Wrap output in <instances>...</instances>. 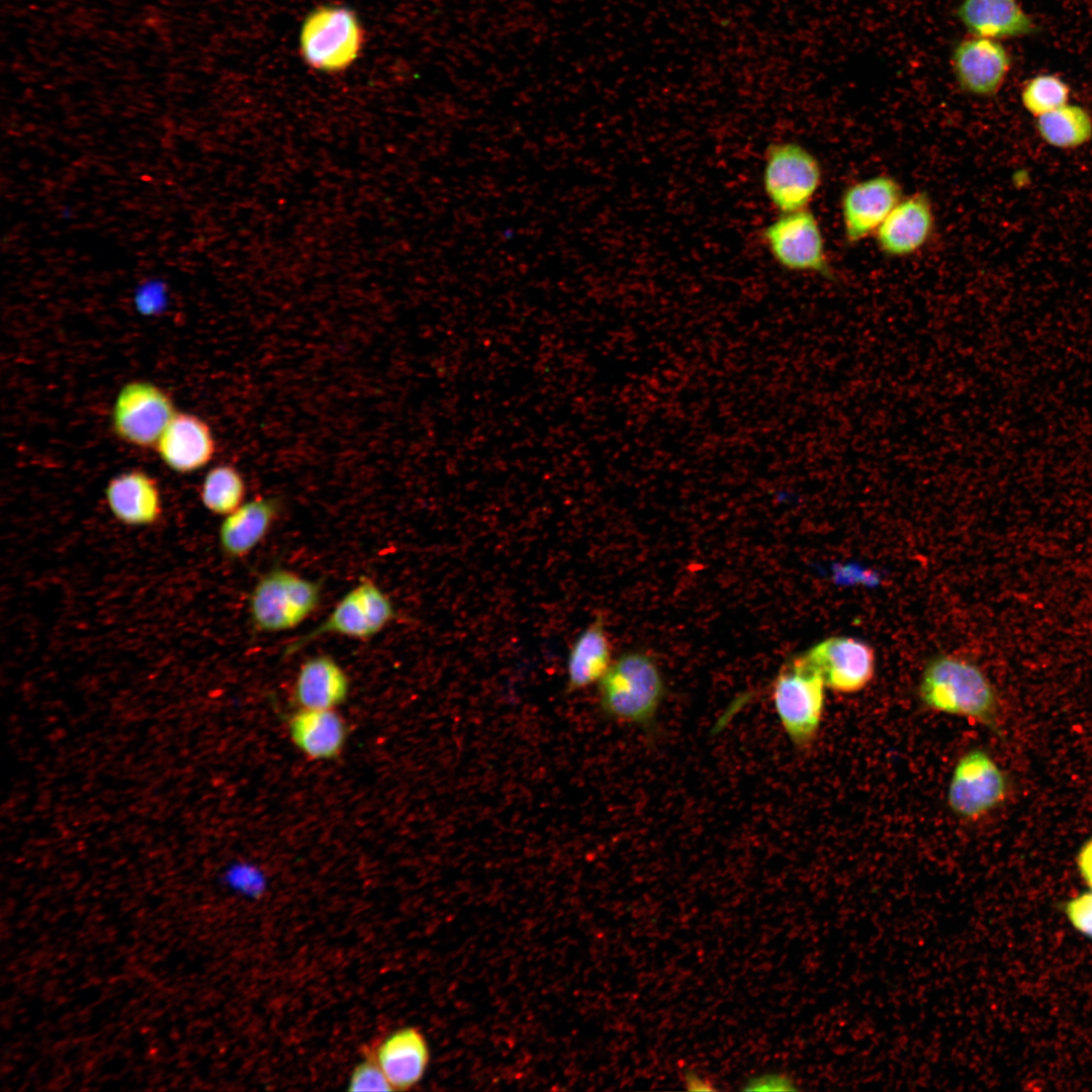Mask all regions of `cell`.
Returning <instances> with one entry per match:
<instances>
[{"mask_svg":"<svg viewBox=\"0 0 1092 1092\" xmlns=\"http://www.w3.org/2000/svg\"><path fill=\"white\" fill-rule=\"evenodd\" d=\"M349 1091H393L372 1052L353 1070Z\"/></svg>","mask_w":1092,"mask_h":1092,"instance_id":"cell-26","label":"cell"},{"mask_svg":"<svg viewBox=\"0 0 1092 1092\" xmlns=\"http://www.w3.org/2000/svg\"><path fill=\"white\" fill-rule=\"evenodd\" d=\"M135 298L138 303L143 306L163 304L166 299L165 283L159 279L145 281L136 289Z\"/></svg>","mask_w":1092,"mask_h":1092,"instance_id":"cell-29","label":"cell"},{"mask_svg":"<svg viewBox=\"0 0 1092 1092\" xmlns=\"http://www.w3.org/2000/svg\"><path fill=\"white\" fill-rule=\"evenodd\" d=\"M901 199V186L887 175L874 176L850 185L841 198L846 240L856 243L876 232Z\"/></svg>","mask_w":1092,"mask_h":1092,"instance_id":"cell-13","label":"cell"},{"mask_svg":"<svg viewBox=\"0 0 1092 1092\" xmlns=\"http://www.w3.org/2000/svg\"><path fill=\"white\" fill-rule=\"evenodd\" d=\"M156 450L162 461L179 473H190L208 464L215 454V441L209 426L199 417L177 413Z\"/></svg>","mask_w":1092,"mask_h":1092,"instance_id":"cell-15","label":"cell"},{"mask_svg":"<svg viewBox=\"0 0 1092 1092\" xmlns=\"http://www.w3.org/2000/svg\"><path fill=\"white\" fill-rule=\"evenodd\" d=\"M364 44V29L351 9L324 5L311 11L302 23L299 51L304 62L325 73H339L358 58Z\"/></svg>","mask_w":1092,"mask_h":1092,"instance_id":"cell-5","label":"cell"},{"mask_svg":"<svg viewBox=\"0 0 1092 1092\" xmlns=\"http://www.w3.org/2000/svg\"><path fill=\"white\" fill-rule=\"evenodd\" d=\"M805 658L821 673L825 686L839 694H855L875 675V651L867 642L846 636L829 637L815 644Z\"/></svg>","mask_w":1092,"mask_h":1092,"instance_id":"cell-11","label":"cell"},{"mask_svg":"<svg viewBox=\"0 0 1092 1092\" xmlns=\"http://www.w3.org/2000/svg\"><path fill=\"white\" fill-rule=\"evenodd\" d=\"M951 65L964 91L990 97L1001 89L1011 67V58L997 39L973 35L957 43Z\"/></svg>","mask_w":1092,"mask_h":1092,"instance_id":"cell-12","label":"cell"},{"mask_svg":"<svg viewBox=\"0 0 1092 1092\" xmlns=\"http://www.w3.org/2000/svg\"><path fill=\"white\" fill-rule=\"evenodd\" d=\"M957 16L975 36L1000 39L1034 32L1032 18L1017 0H963Z\"/></svg>","mask_w":1092,"mask_h":1092,"instance_id":"cell-21","label":"cell"},{"mask_svg":"<svg viewBox=\"0 0 1092 1092\" xmlns=\"http://www.w3.org/2000/svg\"><path fill=\"white\" fill-rule=\"evenodd\" d=\"M1065 914L1078 932L1092 939V890L1069 900Z\"/></svg>","mask_w":1092,"mask_h":1092,"instance_id":"cell-27","label":"cell"},{"mask_svg":"<svg viewBox=\"0 0 1092 1092\" xmlns=\"http://www.w3.org/2000/svg\"><path fill=\"white\" fill-rule=\"evenodd\" d=\"M199 493L202 505L209 512L226 516L244 503L246 483L236 467L220 464L205 474Z\"/></svg>","mask_w":1092,"mask_h":1092,"instance_id":"cell-24","label":"cell"},{"mask_svg":"<svg viewBox=\"0 0 1092 1092\" xmlns=\"http://www.w3.org/2000/svg\"><path fill=\"white\" fill-rule=\"evenodd\" d=\"M822 182L816 157L794 142L770 144L764 153L762 189L779 213L808 208Z\"/></svg>","mask_w":1092,"mask_h":1092,"instance_id":"cell-7","label":"cell"},{"mask_svg":"<svg viewBox=\"0 0 1092 1092\" xmlns=\"http://www.w3.org/2000/svg\"><path fill=\"white\" fill-rule=\"evenodd\" d=\"M933 226L934 214L928 196L915 193L902 197L876 231V239L883 253L904 257L928 241Z\"/></svg>","mask_w":1092,"mask_h":1092,"instance_id":"cell-14","label":"cell"},{"mask_svg":"<svg viewBox=\"0 0 1092 1092\" xmlns=\"http://www.w3.org/2000/svg\"><path fill=\"white\" fill-rule=\"evenodd\" d=\"M322 583L283 567L263 574L251 590L248 611L253 627L263 633L296 628L320 606Z\"/></svg>","mask_w":1092,"mask_h":1092,"instance_id":"cell-4","label":"cell"},{"mask_svg":"<svg viewBox=\"0 0 1092 1092\" xmlns=\"http://www.w3.org/2000/svg\"><path fill=\"white\" fill-rule=\"evenodd\" d=\"M923 706L997 729L1000 705L994 687L975 663L940 654L925 665L918 686Z\"/></svg>","mask_w":1092,"mask_h":1092,"instance_id":"cell-1","label":"cell"},{"mask_svg":"<svg viewBox=\"0 0 1092 1092\" xmlns=\"http://www.w3.org/2000/svg\"><path fill=\"white\" fill-rule=\"evenodd\" d=\"M176 414L174 402L164 389L149 381L134 380L119 390L111 411V424L123 442L139 448H154Z\"/></svg>","mask_w":1092,"mask_h":1092,"instance_id":"cell-9","label":"cell"},{"mask_svg":"<svg viewBox=\"0 0 1092 1092\" xmlns=\"http://www.w3.org/2000/svg\"><path fill=\"white\" fill-rule=\"evenodd\" d=\"M684 1084L690 1091L715 1090L713 1084L707 1078L695 1071H687L684 1074Z\"/></svg>","mask_w":1092,"mask_h":1092,"instance_id":"cell-31","label":"cell"},{"mask_svg":"<svg viewBox=\"0 0 1092 1092\" xmlns=\"http://www.w3.org/2000/svg\"><path fill=\"white\" fill-rule=\"evenodd\" d=\"M612 664L610 640L599 614L575 639L567 658V689L575 692L599 682Z\"/></svg>","mask_w":1092,"mask_h":1092,"instance_id":"cell-22","label":"cell"},{"mask_svg":"<svg viewBox=\"0 0 1092 1092\" xmlns=\"http://www.w3.org/2000/svg\"><path fill=\"white\" fill-rule=\"evenodd\" d=\"M1071 88L1061 77L1039 74L1023 86L1020 99L1023 107L1035 118L1069 103Z\"/></svg>","mask_w":1092,"mask_h":1092,"instance_id":"cell-25","label":"cell"},{"mask_svg":"<svg viewBox=\"0 0 1092 1092\" xmlns=\"http://www.w3.org/2000/svg\"><path fill=\"white\" fill-rule=\"evenodd\" d=\"M282 510L277 497L257 496L224 516L218 529L222 552L238 559L249 555L267 536Z\"/></svg>","mask_w":1092,"mask_h":1092,"instance_id":"cell-16","label":"cell"},{"mask_svg":"<svg viewBox=\"0 0 1092 1092\" xmlns=\"http://www.w3.org/2000/svg\"><path fill=\"white\" fill-rule=\"evenodd\" d=\"M1077 866L1082 879L1092 890V838L1079 851Z\"/></svg>","mask_w":1092,"mask_h":1092,"instance_id":"cell-30","label":"cell"},{"mask_svg":"<svg viewBox=\"0 0 1092 1092\" xmlns=\"http://www.w3.org/2000/svg\"><path fill=\"white\" fill-rule=\"evenodd\" d=\"M1035 129L1049 146L1073 150L1092 140V114L1079 104L1064 106L1036 117Z\"/></svg>","mask_w":1092,"mask_h":1092,"instance_id":"cell-23","label":"cell"},{"mask_svg":"<svg viewBox=\"0 0 1092 1092\" xmlns=\"http://www.w3.org/2000/svg\"><path fill=\"white\" fill-rule=\"evenodd\" d=\"M600 682V705L612 719L649 728L662 703L665 685L654 658L641 650L622 653Z\"/></svg>","mask_w":1092,"mask_h":1092,"instance_id":"cell-2","label":"cell"},{"mask_svg":"<svg viewBox=\"0 0 1092 1092\" xmlns=\"http://www.w3.org/2000/svg\"><path fill=\"white\" fill-rule=\"evenodd\" d=\"M288 730L297 749L314 760L336 758L348 738V726L336 709H298L288 719Z\"/></svg>","mask_w":1092,"mask_h":1092,"instance_id":"cell-20","label":"cell"},{"mask_svg":"<svg viewBox=\"0 0 1092 1092\" xmlns=\"http://www.w3.org/2000/svg\"><path fill=\"white\" fill-rule=\"evenodd\" d=\"M794 1080L783 1072H763L751 1076L745 1081V1091H791L795 1090Z\"/></svg>","mask_w":1092,"mask_h":1092,"instance_id":"cell-28","label":"cell"},{"mask_svg":"<svg viewBox=\"0 0 1092 1092\" xmlns=\"http://www.w3.org/2000/svg\"><path fill=\"white\" fill-rule=\"evenodd\" d=\"M395 617L396 612L389 597L372 579L362 577L318 625L288 644L284 655L290 656L327 635L370 639L386 628Z\"/></svg>","mask_w":1092,"mask_h":1092,"instance_id":"cell-6","label":"cell"},{"mask_svg":"<svg viewBox=\"0 0 1092 1092\" xmlns=\"http://www.w3.org/2000/svg\"><path fill=\"white\" fill-rule=\"evenodd\" d=\"M105 496L112 515L125 525H152L161 517L160 488L143 470L125 471L110 479Z\"/></svg>","mask_w":1092,"mask_h":1092,"instance_id":"cell-19","label":"cell"},{"mask_svg":"<svg viewBox=\"0 0 1092 1092\" xmlns=\"http://www.w3.org/2000/svg\"><path fill=\"white\" fill-rule=\"evenodd\" d=\"M825 682L803 654L785 664L771 687L772 704L788 738L798 748L816 740L825 707Z\"/></svg>","mask_w":1092,"mask_h":1092,"instance_id":"cell-3","label":"cell"},{"mask_svg":"<svg viewBox=\"0 0 1092 1092\" xmlns=\"http://www.w3.org/2000/svg\"><path fill=\"white\" fill-rule=\"evenodd\" d=\"M761 240L785 270L831 277L823 234L809 208L779 213L762 229Z\"/></svg>","mask_w":1092,"mask_h":1092,"instance_id":"cell-8","label":"cell"},{"mask_svg":"<svg viewBox=\"0 0 1092 1092\" xmlns=\"http://www.w3.org/2000/svg\"><path fill=\"white\" fill-rule=\"evenodd\" d=\"M350 692V679L339 662L328 654L304 660L296 674L292 699L298 709L329 710L343 704Z\"/></svg>","mask_w":1092,"mask_h":1092,"instance_id":"cell-18","label":"cell"},{"mask_svg":"<svg viewBox=\"0 0 1092 1092\" xmlns=\"http://www.w3.org/2000/svg\"><path fill=\"white\" fill-rule=\"evenodd\" d=\"M372 1054L393 1091L410 1090L416 1086L430 1060L428 1042L416 1027L395 1030Z\"/></svg>","mask_w":1092,"mask_h":1092,"instance_id":"cell-17","label":"cell"},{"mask_svg":"<svg viewBox=\"0 0 1092 1092\" xmlns=\"http://www.w3.org/2000/svg\"><path fill=\"white\" fill-rule=\"evenodd\" d=\"M1007 779L982 749H972L957 761L947 787L949 810L960 819L976 821L997 808L1006 798Z\"/></svg>","mask_w":1092,"mask_h":1092,"instance_id":"cell-10","label":"cell"}]
</instances>
